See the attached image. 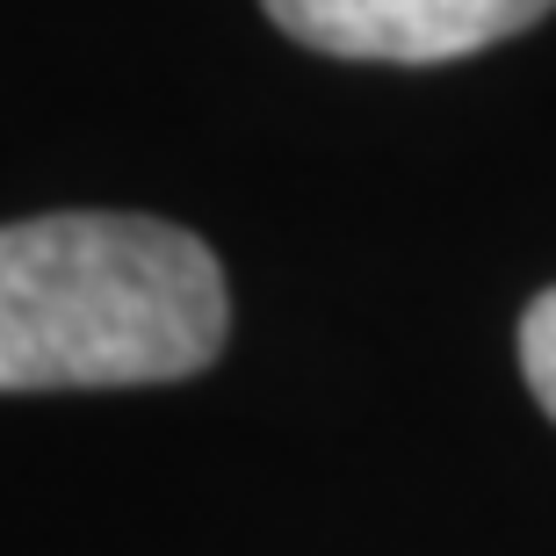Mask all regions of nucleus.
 <instances>
[{"mask_svg": "<svg viewBox=\"0 0 556 556\" xmlns=\"http://www.w3.org/2000/svg\"><path fill=\"white\" fill-rule=\"evenodd\" d=\"M217 253L181 225L65 210L0 225V391L181 383L225 348Z\"/></svg>", "mask_w": 556, "mask_h": 556, "instance_id": "1", "label": "nucleus"}, {"mask_svg": "<svg viewBox=\"0 0 556 556\" xmlns=\"http://www.w3.org/2000/svg\"><path fill=\"white\" fill-rule=\"evenodd\" d=\"M261 8L275 15V29L326 59L448 65L535 29L556 0H261Z\"/></svg>", "mask_w": 556, "mask_h": 556, "instance_id": "2", "label": "nucleus"}, {"mask_svg": "<svg viewBox=\"0 0 556 556\" xmlns=\"http://www.w3.org/2000/svg\"><path fill=\"white\" fill-rule=\"evenodd\" d=\"M520 369H528V391L542 397V413L556 419V289H542L520 318Z\"/></svg>", "mask_w": 556, "mask_h": 556, "instance_id": "3", "label": "nucleus"}]
</instances>
